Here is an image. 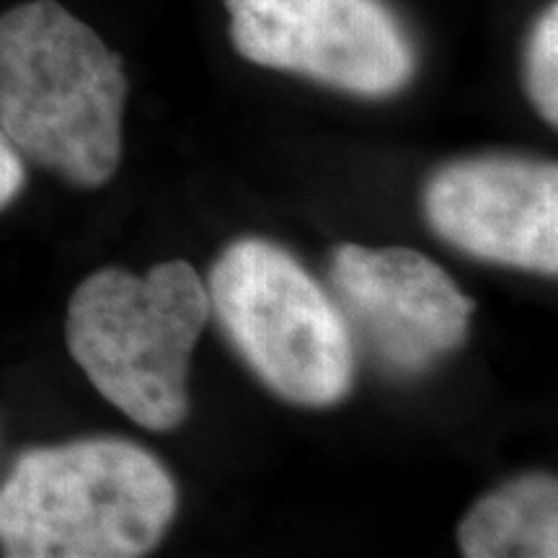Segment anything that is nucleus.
<instances>
[{"label": "nucleus", "mask_w": 558, "mask_h": 558, "mask_svg": "<svg viewBox=\"0 0 558 558\" xmlns=\"http://www.w3.org/2000/svg\"><path fill=\"white\" fill-rule=\"evenodd\" d=\"M525 88L550 128L558 124V9L550 3L535 21L525 47Z\"/></svg>", "instance_id": "nucleus-9"}, {"label": "nucleus", "mask_w": 558, "mask_h": 558, "mask_svg": "<svg viewBox=\"0 0 558 558\" xmlns=\"http://www.w3.org/2000/svg\"><path fill=\"white\" fill-rule=\"evenodd\" d=\"M177 505L171 473L128 439L34 448L0 484V554L137 558L158 546Z\"/></svg>", "instance_id": "nucleus-2"}, {"label": "nucleus", "mask_w": 558, "mask_h": 558, "mask_svg": "<svg viewBox=\"0 0 558 558\" xmlns=\"http://www.w3.org/2000/svg\"><path fill=\"white\" fill-rule=\"evenodd\" d=\"M26 186V166L21 153L0 130V213L19 197Z\"/></svg>", "instance_id": "nucleus-10"}, {"label": "nucleus", "mask_w": 558, "mask_h": 558, "mask_svg": "<svg viewBox=\"0 0 558 558\" xmlns=\"http://www.w3.org/2000/svg\"><path fill=\"white\" fill-rule=\"evenodd\" d=\"M209 311L277 396L331 407L354 383L344 313L284 248L264 239L230 243L207 279Z\"/></svg>", "instance_id": "nucleus-4"}, {"label": "nucleus", "mask_w": 558, "mask_h": 558, "mask_svg": "<svg viewBox=\"0 0 558 558\" xmlns=\"http://www.w3.org/2000/svg\"><path fill=\"white\" fill-rule=\"evenodd\" d=\"M424 215L442 241L476 259L558 271V169L527 158L445 166L424 190Z\"/></svg>", "instance_id": "nucleus-7"}, {"label": "nucleus", "mask_w": 558, "mask_h": 558, "mask_svg": "<svg viewBox=\"0 0 558 558\" xmlns=\"http://www.w3.org/2000/svg\"><path fill=\"white\" fill-rule=\"evenodd\" d=\"M235 52L365 99L403 90L414 41L383 0H226Z\"/></svg>", "instance_id": "nucleus-5"}, {"label": "nucleus", "mask_w": 558, "mask_h": 558, "mask_svg": "<svg viewBox=\"0 0 558 558\" xmlns=\"http://www.w3.org/2000/svg\"><path fill=\"white\" fill-rule=\"evenodd\" d=\"M331 284L344 318L399 375L424 373L469 333L473 300L418 251L344 243L331 256Z\"/></svg>", "instance_id": "nucleus-6"}, {"label": "nucleus", "mask_w": 558, "mask_h": 558, "mask_svg": "<svg viewBox=\"0 0 558 558\" xmlns=\"http://www.w3.org/2000/svg\"><path fill=\"white\" fill-rule=\"evenodd\" d=\"M469 558H556L558 486L548 473H530L486 494L458 527Z\"/></svg>", "instance_id": "nucleus-8"}, {"label": "nucleus", "mask_w": 558, "mask_h": 558, "mask_svg": "<svg viewBox=\"0 0 558 558\" xmlns=\"http://www.w3.org/2000/svg\"><path fill=\"white\" fill-rule=\"evenodd\" d=\"M128 94L122 60L58 0L0 16V130L21 158L104 186L120 169Z\"/></svg>", "instance_id": "nucleus-1"}, {"label": "nucleus", "mask_w": 558, "mask_h": 558, "mask_svg": "<svg viewBox=\"0 0 558 558\" xmlns=\"http://www.w3.org/2000/svg\"><path fill=\"white\" fill-rule=\"evenodd\" d=\"M209 313L207 284L186 262L148 275L109 267L73 292L65 339L104 399L140 427L169 432L190 414V365Z\"/></svg>", "instance_id": "nucleus-3"}]
</instances>
